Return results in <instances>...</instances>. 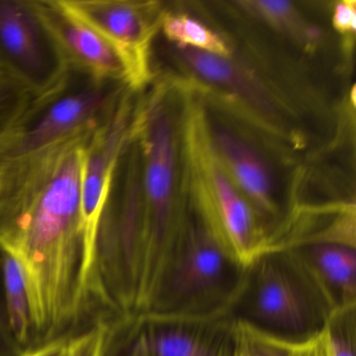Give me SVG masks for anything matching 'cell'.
<instances>
[{
  "instance_id": "obj_1",
  "label": "cell",
  "mask_w": 356,
  "mask_h": 356,
  "mask_svg": "<svg viewBox=\"0 0 356 356\" xmlns=\"http://www.w3.org/2000/svg\"><path fill=\"white\" fill-rule=\"evenodd\" d=\"M93 133L0 164V248L26 275L33 349L107 323L93 296L82 213L83 160Z\"/></svg>"
},
{
  "instance_id": "obj_2",
  "label": "cell",
  "mask_w": 356,
  "mask_h": 356,
  "mask_svg": "<svg viewBox=\"0 0 356 356\" xmlns=\"http://www.w3.org/2000/svg\"><path fill=\"white\" fill-rule=\"evenodd\" d=\"M245 270L247 264L227 247L187 195L184 222L140 314L186 318L227 316L243 286Z\"/></svg>"
},
{
  "instance_id": "obj_3",
  "label": "cell",
  "mask_w": 356,
  "mask_h": 356,
  "mask_svg": "<svg viewBox=\"0 0 356 356\" xmlns=\"http://www.w3.org/2000/svg\"><path fill=\"white\" fill-rule=\"evenodd\" d=\"M133 133L141 155V185L147 225L143 306L160 266L180 232L187 212L181 115L168 89L158 86L137 99ZM184 163V161H183Z\"/></svg>"
},
{
  "instance_id": "obj_4",
  "label": "cell",
  "mask_w": 356,
  "mask_h": 356,
  "mask_svg": "<svg viewBox=\"0 0 356 356\" xmlns=\"http://www.w3.org/2000/svg\"><path fill=\"white\" fill-rule=\"evenodd\" d=\"M335 312L305 264L289 249H268L247 264L227 316L291 345L324 331Z\"/></svg>"
},
{
  "instance_id": "obj_5",
  "label": "cell",
  "mask_w": 356,
  "mask_h": 356,
  "mask_svg": "<svg viewBox=\"0 0 356 356\" xmlns=\"http://www.w3.org/2000/svg\"><path fill=\"white\" fill-rule=\"evenodd\" d=\"M181 118L187 195L243 264L268 249V235L253 206L220 165L203 108L186 99Z\"/></svg>"
},
{
  "instance_id": "obj_6",
  "label": "cell",
  "mask_w": 356,
  "mask_h": 356,
  "mask_svg": "<svg viewBox=\"0 0 356 356\" xmlns=\"http://www.w3.org/2000/svg\"><path fill=\"white\" fill-rule=\"evenodd\" d=\"M129 87L70 66L56 90L35 99L0 141V164L97 131Z\"/></svg>"
},
{
  "instance_id": "obj_7",
  "label": "cell",
  "mask_w": 356,
  "mask_h": 356,
  "mask_svg": "<svg viewBox=\"0 0 356 356\" xmlns=\"http://www.w3.org/2000/svg\"><path fill=\"white\" fill-rule=\"evenodd\" d=\"M236 323L229 316L138 314L115 323L107 356H234Z\"/></svg>"
},
{
  "instance_id": "obj_8",
  "label": "cell",
  "mask_w": 356,
  "mask_h": 356,
  "mask_svg": "<svg viewBox=\"0 0 356 356\" xmlns=\"http://www.w3.org/2000/svg\"><path fill=\"white\" fill-rule=\"evenodd\" d=\"M0 65L35 99L63 83L70 65L35 0H0Z\"/></svg>"
},
{
  "instance_id": "obj_9",
  "label": "cell",
  "mask_w": 356,
  "mask_h": 356,
  "mask_svg": "<svg viewBox=\"0 0 356 356\" xmlns=\"http://www.w3.org/2000/svg\"><path fill=\"white\" fill-rule=\"evenodd\" d=\"M61 1L116 49L126 66L129 88L139 92L151 82L152 44L163 14L159 3L139 0Z\"/></svg>"
},
{
  "instance_id": "obj_10",
  "label": "cell",
  "mask_w": 356,
  "mask_h": 356,
  "mask_svg": "<svg viewBox=\"0 0 356 356\" xmlns=\"http://www.w3.org/2000/svg\"><path fill=\"white\" fill-rule=\"evenodd\" d=\"M137 92L126 91L109 118L93 133L85 149L82 168V213L92 256L99 214L118 159L131 138Z\"/></svg>"
},
{
  "instance_id": "obj_11",
  "label": "cell",
  "mask_w": 356,
  "mask_h": 356,
  "mask_svg": "<svg viewBox=\"0 0 356 356\" xmlns=\"http://www.w3.org/2000/svg\"><path fill=\"white\" fill-rule=\"evenodd\" d=\"M209 134L216 158L253 206L268 233L270 245L285 220L277 200L272 170L253 145L230 129L211 126L209 122Z\"/></svg>"
},
{
  "instance_id": "obj_12",
  "label": "cell",
  "mask_w": 356,
  "mask_h": 356,
  "mask_svg": "<svg viewBox=\"0 0 356 356\" xmlns=\"http://www.w3.org/2000/svg\"><path fill=\"white\" fill-rule=\"evenodd\" d=\"M35 3L57 39L68 65L128 86L126 66L105 37L70 11L61 0H35Z\"/></svg>"
},
{
  "instance_id": "obj_13",
  "label": "cell",
  "mask_w": 356,
  "mask_h": 356,
  "mask_svg": "<svg viewBox=\"0 0 356 356\" xmlns=\"http://www.w3.org/2000/svg\"><path fill=\"white\" fill-rule=\"evenodd\" d=\"M289 250L305 264L335 310L356 305L355 247L318 243Z\"/></svg>"
},
{
  "instance_id": "obj_14",
  "label": "cell",
  "mask_w": 356,
  "mask_h": 356,
  "mask_svg": "<svg viewBox=\"0 0 356 356\" xmlns=\"http://www.w3.org/2000/svg\"><path fill=\"white\" fill-rule=\"evenodd\" d=\"M177 56L197 78L243 97L264 112L273 110L272 99L255 78L231 57L175 47Z\"/></svg>"
},
{
  "instance_id": "obj_15",
  "label": "cell",
  "mask_w": 356,
  "mask_h": 356,
  "mask_svg": "<svg viewBox=\"0 0 356 356\" xmlns=\"http://www.w3.org/2000/svg\"><path fill=\"white\" fill-rule=\"evenodd\" d=\"M3 289L10 328L18 345L24 350L34 346V321L26 275L19 262L3 250Z\"/></svg>"
},
{
  "instance_id": "obj_16",
  "label": "cell",
  "mask_w": 356,
  "mask_h": 356,
  "mask_svg": "<svg viewBox=\"0 0 356 356\" xmlns=\"http://www.w3.org/2000/svg\"><path fill=\"white\" fill-rule=\"evenodd\" d=\"M238 5L243 6V9L250 14L291 37L306 49L316 47L320 41V31L304 19L295 3L291 1L250 0L241 1Z\"/></svg>"
},
{
  "instance_id": "obj_17",
  "label": "cell",
  "mask_w": 356,
  "mask_h": 356,
  "mask_svg": "<svg viewBox=\"0 0 356 356\" xmlns=\"http://www.w3.org/2000/svg\"><path fill=\"white\" fill-rule=\"evenodd\" d=\"M160 29L175 47L204 51L212 55L231 57L232 51L218 33L199 20L185 14H162Z\"/></svg>"
},
{
  "instance_id": "obj_18",
  "label": "cell",
  "mask_w": 356,
  "mask_h": 356,
  "mask_svg": "<svg viewBox=\"0 0 356 356\" xmlns=\"http://www.w3.org/2000/svg\"><path fill=\"white\" fill-rule=\"evenodd\" d=\"M35 97L3 65H0V141L15 126Z\"/></svg>"
},
{
  "instance_id": "obj_19",
  "label": "cell",
  "mask_w": 356,
  "mask_h": 356,
  "mask_svg": "<svg viewBox=\"0 0 356 356\" xmlns=\"http://www.w3.org/2000/svg\"><path fill=\"white\" fill-rule=\"evenodd\" d=\"M328 356L356 355V305L335 310L324 329Z\"/></svg>"
},
{
  "instance_id": "obj_20",
  "label": "cell",
  "mask_w": 356,
  "mask_h": 356,
  "mask_svg": "<svg viewBox=\"0 0 356 356\" xmlns=\"http://www.w3.org/2000/svg\"><path fill=\"white\" fill-rule=\"evenodd\" d=\"M236 323L234 356H289L291 343L268 337L249 325Z\"/></svg>"
},
{
  "instance_id": "obj_21",
  "label": "cell",
  "mask_w": 356,
  "mask_h": 356,
  "mask_svg": "<svg viewBox=\"0 0 356 356\" xmlns=\"http://www.w3.org/2000/svg\"><path fill=\"white\" fill-rule=\"evenodd\" d=\"M114 323H99L72 337L65 356H107Z\"/></svg>"
},
{
  "instance_id": "obj_22",
  "label": "cell",
  "mask_w": 356,
  "mask_h": 356,
  "mask_svg": "<svg viewBox=\"0 0 356 356\" xmlns=\"http://www.w3.org/2000/svg\"><path fill=\"white\" fill-rule=\"evenodd\" d=\"M3 256V250L0 248V356H22L26 351H24L14 339L6 309Z\"/></svg>"
},
{
  "instance_id": "obj_23",
  "label": "cell",
  "mask_w": 356,
  "mask_h": 356,
  "mask_svg": "<svg viewBox=\"0 0 356 356\" xmlns=\"http://www.w3.org/2000/svg\"><path fill=\"white\" fill-rule=\"evenodd\" d=\"M332 26L334 30L349 41L356 31V1L343 0L335 3L332 13Z\"/></svg>"
},
{
  "instance_id": "obj_24",
  "label": "cell",
  "mask_w": 356,
  "mask_h": 356,
  "mask_svg": "<svg viewBox=\"0 0 356 356\" xmlns=\"http://www.w3.org/2000/svg\"><path fill=\"white\" fill-rule=\"evenodd\" d=\"M289 356H328L324 331L309 341L291 346Z\"/></svg>"
},
{
  "instance_id": "obj_25",
  "label": "cell",
  "mask_w": 356,
  "mask_h": 356,
  "mask_svg": "<svg viewBox=\"0 0 356 356\" xmlns=\"http://www.w3.org/2000/svg\"><path fill=\"white\" fill-rule=\"evenodd\" d=\"M70 339H63L51 341V343H45L40 347L29 350V351L24 352L22 356H65Z\"/></svg>"
}]
</instances>
